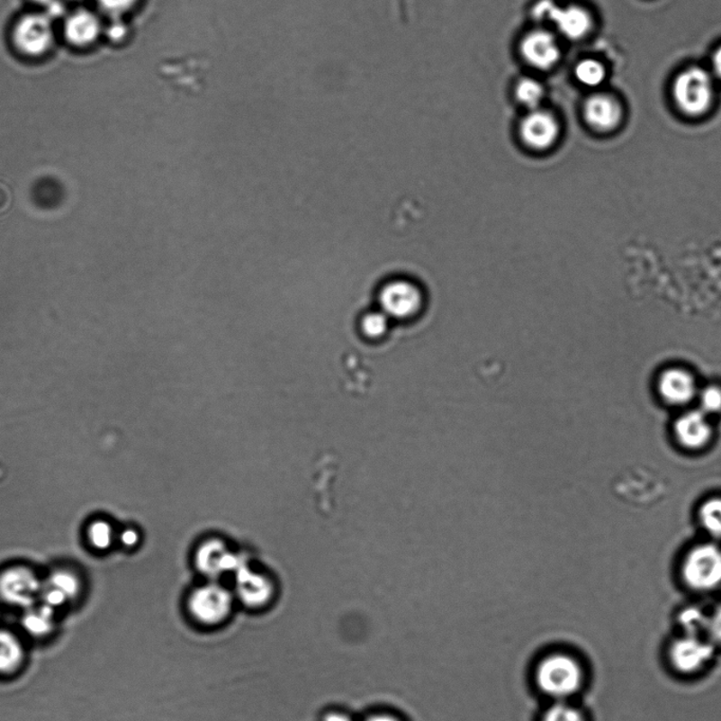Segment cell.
Wrapping results in <instances>:
<instances>
[{
    "label": "cell",
    "instance_id": "cell-1",
    "mask_svg": "<svg viewBox=\"0 0 721 721\" xmlns=\"http://www.w3.org/2000/svg\"><path fill=\"white\" fill-rule=\"evenodd\" d=\"M583 670L573 657L564 653H551L538 662L536 683L544 695L556 701H565L579 692L583 683Z\"/></svg>",
    "mask_w": 721,
    "mask_h": 721
},
{
    "label": "cell",
    "instance_id": "cell-2",
    "mask_svg": "<svg viewBox=\"0 0 721 721\" xmlns=\"http://www.w3.org/2000/svg\"><path fill=\"white\" fill-rule=\"evenodd\" d=\"M234 593L215 581L196 587L186 598L185 611L197 626L216 628L227 623L233 614Z\"/></svg>",
    "mask_w": 721,
    "mask_h": 721
},
{
    "label": "cell",
    "instance_id": "cell-3",
    "mask_svg": "<svg viewBox=\"0 0 721 721\" xmlns=\"http://www.w3.org/2000/svg\"><path fill=\"white\" fill-rule=\"evenodd\" d=\"M380 311L391 320L405 322L416 317L426 305L424 291L408 278H392L381 287L378 294Z\"/></svg>",
    "mask_w": 721,
    "mask_h": 721
},
{
    "label": "cell",
    "instance_id": "cell-4",
    "mask_svg": "<svg viewBox=\"0 0 721 721\" xmlns=\"http://www.w3.org/2000/svg\"><path fill=\"white\" fill-rule=\"evenodd\" d=\"M682 578L697 591H710L721 585V549L713 544L689 551L682 564Z\"/></svg>",
    "mask_w": 721,
    "mask_h": 721
},
{
    "label": "cell",
    "instance_id": "cell-5",
    "mask_svg": "<svg viewBox=\"0 0 721 721\" xmlns=\"http://www.w3.org/2000/svg\"><path fill=\"white\" fill-rule=\"evenodd\" d=\"M672 96L678 108L689 116L704 114L713 100V84L707 72L701 68L687 69L676 77Z\"/></svg>",
    "mask_w": 721,
    "mask_h": 721
},
{
    "label": "cell",
    "instance_id": "cell-6",
    "mask_svg": "<svg viewBox=\"0 0 721 721\" xmlns=\"http://www.w3.org/2000/svg\"><path fill=\"white\" fill-rule=\"evenodd\" d=\"M533 15L539 21H550L568 39L580 40L590 32L591 16L583 8L567 7L562 9L553 0H541L533 9Z\"/></svg>",
    "mask_w": 721,
    "mask_h": 721
},
{
    "label": "cell",
    "instance_id": "cell-7",
    "mask_svg": "<svg viewBox=\"0 0 721 721\" xmlns=\"http://www.w3.org/2000/svg\"><path fill=\"white\" fill-rule=\"evenodd\" d=\"M236 602L246 608L260 610L272 603L275 596V586L268 575L257 572L247 566L236 572V585L233 591Z\"/></svg>",
    "mask_w": 721,
    "mask_h": 721
},
{
    "label": "cell",
    "instance_id": "cell-8",
    "mask_svg": "<svg viewBox=\"0 0 721 721\" xmlns=\"http://www.w3.org/2000/svg\"><path fill=\"white\" fill-rule=\"evenodd\" d=\"M53 40L51 21L45 14H29L14 30L15 45L28 56L38 57L50 50Z\"/></svg>",
    "mask_w": 721,
    "mask_h": 721
},
{
    "label": "cell",
    "instance_id": "cell-9",
    "mask_svg": "<svg viewBox=\"0 0 721 721\" xmlns=\"http://www.w3.org/2000/svg\"><path fill=\"white\" fill-rule=\"evenodd\" d=\"M714 656V644L700 635H684L672 642L670 659L672 666L681 672L697 671Z\"/></svg>",
    "mask_w": 721,
    "mask_h": 721
},
{
    "label": "cell",
    "instance_id": "cell-10",
    "mask_svg": "<svg viewBox=\"0 0 721 721\" xmlns=\"http://www.w3.org/2000/svg\"><path fill=\"white\" fill-rule=\"evenodd\" d=\"M40 593L39 580L25 568L10 569L0 575V597L11 605L32 608Z\"/></svg>",
    "mask_w": 721,
    "mask_h": 721
},
{
    "label": "cell",
    "instance_id": "cell-11",
    "mask_svg": "<svg viewBox=\"0 0 721 721\" xmlns=\"http://www.w3.org/2000/svg\"><path fill=\"white\" fill-rule=\"evenodd\" d=\"M520 138L527 147L536 151L553 148L560 136V125L553 114L533 111L520 124Z\"/></svg>",
    "mask_w": 721,
    "mask_h": 721
},
{
    "label": "cell",
    "instance_id": "cell-12",
    "mask_svg": "<svg viewBox=\"0 0 721 721\" xmlns=\"http://www.w3.org/2000/svg\"><path fill=\"white\" fill-rule=\"evenodd\" d=\"M520 51L527 62L538 69L551 68L559 62L561 56L554 36L543 30L527 35Z\"/></svg>",
    "mask_w": 721,
    "mask_h": 721
},
{
    "label": "cell",
    "instance_id": "cell-13",
    "mask_svg": "<svg viewBox=\"0 0 721 721\" xmlns=\"http://www.w3.org/2000/svg\"><path fill=\"white\" fill-rule=\"evenodd\" d=\"M696 391L693 375L684 369L671 368L660 377L659 392L670 404L684 405L692 401Z\"/></svg>",
    "mask_w": 721,
    "mask_h": 721
},
{
    "label": "cell",
    "instance_id": "cell-14",
    "mask_svg": "<svg viewBox=\"0 0 721 721\" xmlns=\"http://www.w3.org/2000/svg\"><path fill=\"white\" fill-rule=\"evenodd\" d=\"M584 117L592 129L609 131L619 125L622 109L619 103L608 95H593L585 103Z\"/></svg>",
    "mask_w": 721,
    "mask_h": 721
},
{
    "label": "cell",
    "instance_id": "cell-15",
    "mask_svg": "<svg viewBox=\"0 0 721 721\" xmlns=\"http://www.w3.org/2000/svg\"><path fill=\"white\" fill-rule=\"evenodd\" d=\"M675 434L681 446L696 450L707 444L712 429L704 411L693 410L676 421Z\"/></svg>",
    "mask_w": 721,
    "mask_h": 721
},
{
    "label": "cell",
    "instance_id": "cell-16",
    "mask_svg": "<svg viewBox=\"0 0 721 721\" xmlns=\"http://www.w3.org/2000/svg\"><path fill=\"white\" fill-rule=\"evenodd\" d=\"M197 567L207 577L215 579L229 572H236L240 566L238 560L221 545L212 544L199 551Z\"/></svg>",
    "mask_w": 721,
    "mask_h": 721
},
{
    "label": "cell",
    "instance_id": "cell-17",
    "mask_svg": "<svg viewBox=\"0 0 721 721\" xmlns=\"http://www.w3.org/2000/svg\"><path fill=\"white\" fill-rule=\"evenodd\" d=\"M101 23L92 12L77 11L66 22L65 34L67 40L76 46L92 44L101 33Z\"/></svg>",
    "mask_w": 721,
    "mask_h": 721
},
{
    "label": "cell",
    "instance_id": "cell-18",
    "mask_svg": "<svg viewBox=\"0 0 721 721\" xmlns=\"http://www.w3.org/2000/svg\"><path fill=\"white\" fill-rule=\"evenodd\" d=\"M23 658L21 641L14 634L0 630V674L9 675L20 670Z\"/></svg>",
    "mask_w": 721,
    "mask_h": 721
},
{
    "label": "cell",
    "instance_id": "cell-19",
    "mask_svg": "<svg viewBox=\"0 0 721 721\" xmlns=\"http://www.w3.org/2000/svg\"><path fill=\"white\" fill-rule=\"evenodd\" d=\"M53 611L46 605L28 610L23 619V627L35 637H42V635L50 634L53 627Z\"/></svg>",
    "mask_w": 721,
    "mask_h": 721
},
{
    "label": "cell",
    "instance_id": "cell-20",
    "mask_svg": "<svg viewBox=\"0 0 721 721\" xmlns=\"http://www.w3.org/2000/svg\"><path fill=\"white\" fill-rule=\"evenodd\" d=\"M391 320L383 311L367 312L361 320V331L369 340H380L391 330Z\"/></svg>",
    "mask_w": 721,
    "mask_h": 721
},
{
    "label": "cell",
    "instance_id": "cell-21",
    "mask_svg": "<svg viewBox=\"0 0 721 721\" xmlns=\"http://www.w3.org/2000/svg\"><path fill=\"white\" fill-rule=\"evenodd\" d=\"M680 624L686 635H700L707 633L708 615L699 608H688L680 615Z\"/></svg>",
    "mask_w": 721,
    "mask_h": 721
},
{
    "label": "cell",
    "instance_id": "cell-22",
    "mask_svg": "<svg viewBox=\"0 0 721 721\" xmlns=\"http://www.w3.org/2000/svg\"><path fill=\"white\" fill-rule=\"evenodd\" d=\"M699 518L704 528L714 537L721 538V499H712L700 508Z\"/></svg>",
    "mask_w": 721,
    "mask_h": 721
},
{
    "label": "cell",
    "instance_id": "cell-23",
    "mask_svg": "<svg viewBox=\"0 0 721 721\" xmlns=\"http://www.w3.org/2000/svg\"><path fill=\"white\" fill-rule=\"evenodd\" d=\"M575 77L585 86L596 87L604 81L605 68L598 60H581L575 68Z\"/></svg>",
    "mask_w": 721,
    "mask_h": 721
},
{
    "label": "cell",
    "instance_id": "cell-24",
    "mask_svg": "<svg viewBox=\"0 0 721 721\" xmlns=\"http://www.w3.org/2000/svg\"><path fill=\"white\" fill-rule=\"evenodd\" d=\"M517 95L525 106L536 111L544 98V88L541 83L533 78H523L518 85Z\"/></svg>",
    "mask_w": 721,
    "mask_h": 721
},
{
    "label": "cell",
    "instance_id": "cell-25",
    "mask_svg": "<svg viewBox=\"0 0 721 721\" xmlns=\"http://www.w3.org/2000/svg\"><path fill=\"white\" fill-rule=\"evenodd\" d=\"M542 721H585L583 714L566 701H556L544 713Z\"/></svg>",
    "mask_w": 721,
    "mask_h": 721
},
{
    "label": "cell",
    "instance_id": "cell-26",
    "mask_svg": "<svg viewBox=\"0 0 721 721\" xmlns=\"http://www.w3.org/2000/svg\"><path fill=\"white\" fill-rule=\"evenodd\" d=\"M48 587H51V589L62 593L68 601L74 599L78 590H80V583H78L75 575L65 572L54 573Z\"/></svg>",
    "mask_w": 721,
    "mask_h": 721
},
{
    "label": "cell",
    "instance_id": "cell-27",
    "mask_svg": "<svg viewBox=\"0 0 721 721\" xmlns=\"http://www.w3.org/2000/svg\"><path fill=\"white\" fill-rule=\"evenodd\" d=\"M701 411L705 414H716L721 410V389L717 386H707L699 395Z\"/></svg>",
    "mask_w": 721,
    "mask_h": 721
},
{
    "label": "cell",
    "instance_id": "cell-28",
    "mask_svg": "<svg viewBox=\"0 0 721 721\" xmlns=\"http://www.w3.org/2000/svg\"><path fill=\"white\" fill-rule=\"evenodd\" d=\"M90 541L99 549H106L112 543V528L105 522H96L89 529Z\"/></svg>",
    "mask_w": 721,
    "mask_h": 721
},
{
    "label": "cell",
    "instance_id": "cell-29",
    "mask_svg": "<svg viewBox=\"0 0 721 721\" xmlns=\"http://www.w3.org/2000/svg\"><path fill=\"white\" fill-rule=\"evenodd\" d=\"M99 7L113 17H122L125 12L135 5L137 0H96Z\"/></svg>",
    "mask_w": 721,
    "mask_h": 721
},
{
    "label": "cell",
    "instance_id": "cell-30",
    "mask_svg": "<svg viewBox=\"0 0 721 721\" xmlns=\"http://www.w3.org/2000/svg\"><path fill=\"white\" fill-rule=\"evenodd\" d=\"M707 633L714 642L721 644V605L708 615Z\"/></svg>",
    "mask_w": 721,
    "mask_h": 721
},
{
    "label": "cell",
    "instance_id": "cell-31",
    "mask_svg": "<svg viewBox=\"0 0 721 721\" xmlns=\"http://www.w3.org/2000/svg\"><path fill=\"white\" fill-rule=\"evenodd\" d=\"M106 35L109 40L121 41L127 35V27L121 17H113L106 28Z\"/></svg>",
    "mask_w": 721,
    "mask_h": 721
},
{
    "label": "cell",
    "instance_id": "cell-32",
    "mask_svg": "<svg viewBox=\"0 0 721 721\" xmlns=\"http://www.w3.org/2000/svg\"><path fill=\"white\" fill-rule=\"evenodd\" d=\"M45 7V15L50 18L51 22L53 20H58V18L65 14V5L60 0H52V2L46 5Z\"/></svg>",
    "mask_w": 721,
    "mask_h": 721
},
{
    "label": "cell",
    "instance_id": "cell-33",
    "mask_svg": "<svg viewBox=\"0 0 721 721\" xmlns=\"http://www.w3.org/2000/svg\"><path fill=\"white\" fill-rule=\"evenodd\" d=\"M121 539H122V542L125 545V546H130V547L133 546V545H136L138 542L137 532L133 530H126L123 532L122 537H121Z\"/></svg>",
    "mask_w": 721,
    "mask_h": 721
},
{
    "label": "cell",
    "instance_id": "cell-34",
    "mask_svg": "<svg viewBox=\"0 0 721 721\" xmlns=\"http://www.w3.org/2000/svg\"><path fill=\"white\" fill-rule=\"evenodd\" d=\"M363 721H401L393 715L390 714H374L368 716Z\"/></svg>",
    "mask_w": 721,
    "mask_h": 721
},
{
    "label": "cell",
    "instance_id": "cell-35",
    "mask_svg": "<svg viewBox=\"0 0 721 721\" xmlns=\"http://www.w3.org/2000/svg\"><path fill=\"white\" fill-rule=\"evenodd\" d=\"M712 63L715 74L721 78V47L714 53Z\"/></svg>",
    "mask_w": 721,
    "mask_h": 721
},
{
    "label": "cell",
    "instance_id": "cell-36",
    "mask_svg": "<svg viewBox=\"0 0 721 721\" xmlns=\"http://www.w3.org/2000/svg\"><path fill=\"white\" fill-rule=\"evenodd\" d=\"M323 721H351L347 715L338 712H330L325 715Z\"/></svg>",
    "mask_w": 721,
    "mask_h": 721
},
{
    "label": "cell",
    "instance_id": "cell-37",
    "mask_svg": "<svg viewBox=\"0 0 721 721\" xmlns=\"http://www.w3.org/2000/svg\"><path fill=\"white\" fill-rule=\"evenodd\" d=\"M33 2L36 3V4L46 5L50 4V2H52V0H33Z\"/></svg>",
    "mask_w": 721,
    "mask_h": 721
},
{
    "label": "cell",
    "instance_id": "cell-38",
    "mask_svg": "<svg viewBox=\"0 0 721 721\" xmlns=\"http://www.w3.org/2000/svg\"><path fill=\"white\" fill-rule=\"evenodd\" d=\"M457 300H459V299H457ZM459 301H464V300H459ZM464 302H466V301H464ZM471 304H475V302H471ZM476 305H481V304H476ZM482 306H486V305H482ZM486 307H489V306H486Z\"/></svg>",
    "mask_w": 721,
    "mask_h": 721
}]
</instances>
